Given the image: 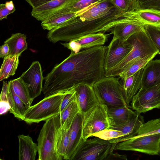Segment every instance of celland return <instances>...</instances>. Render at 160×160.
I'll return each instance as SVG.
<instances>
[{"label":"cell","mask_w":160,"mask_h":160,"mask_svg":"<svg viewBox=\"0 0 160 160\" xmlns=\"http://www.w3.org/2000/svg\"><path fill=\"white\" fill-rule=\"evenodd\" d=\"M132 45L127 40L122 41L112 38L108 46L104 60L105 72L122 60L132 50Z\"/></svg>","instance_id":"7c38bea8"},{"label":"cell","mask_w":160,"mask_h":160,"mask_svg":"<svg viewBox=\"0 0 160 160\" xmlns=\"http://www.w3.org/2000/svg\"><path fill=\"white\" fill-rule=\"evenodd\" d=\"M76 16V12H71L54 14L42 21L41 25L43 29L50 31L64 25Z\"/></svg>","instance_id":"4316f807"},{"label":"cell","mask_w":160,"mask_h":160,"mask_svg":"<svg viewBox=\"0 0 160 160\" xmlns=\"http://www.w3.org/2000/svg\"><path fill=\"white\" fill-rule=\"evenodd\" d=\"M144 27L130 22H125L116 25L111 29L110 31L113 35L112 38L125 41L131 35Z\"/></svg>","instance_id":"cb8c5ba5"},{"label":"cell","mask_w":160,"mask_h":160,"mask_svg":"<svg viewBox=\"0 0 160 160\" xmlns=\"http://www.w3.org/2000/svg\"><path fill=\"white\" fill-rule=\"evenodd\" d=\"M108 47L100 46L71 52L44 78L42 92L45 97L65 93L79 84L92 86L105 77L104 63Z\"/></svg>","instance_id":"6da1fadb"},{"label":"cell","mask_w":160,"mask_h":160,"mask_svg":"<svg viewBox=\"0 0 160 160\" xmlns=\"http://www.w3.org/2000/svg\"><path fill=\"white\" fill-rule=\"evenodd\" d=\"M11 81L14 92L22 101L26 109L28 108L32 102L26 85L20 77Z\"/></svg>","instance_id":"f546056e"},{"label":"cell","mask_w":160,"mask_h":160,"mask_svg":"<svg viewBox=\"0 0 160 160\" xmlns=\"http://www.w3.org/2000/svg\"><path fill=\"white\" fill-rule=\"evenodd\" d=\"M18 56H8L3 58L0 70V81L6 79L15 73L19 63Z\"/></svg>","instance_id":"83f0119b"},{"label":"cell","mask_w":160,"mask_h":160,"mask_svg":"<svg viewBox=\"0 0 160 160\" xmlns=\"http://www.w3.org/2000/svg\"><path fill=\"white\" fill-rule=\"evenodd\" d=\"M8 83L7 101L10 106L9 111L15 117L23 121L27 109L22 101L14 92L11 80L9 81Z\"/></svg>","instance_id":"603a6c76"},{"label":"cell","mask_w":160,"mask_h":160,"mask_svg":"<svg viewBox=\"0 0 160 160\" xmlns=\"http://www.w3.org/2000/svg\"><path fill=\"white\" fill-rule=\"evenodd\" d=\"M70 130L60 129L58 136L56 148L58 154L64 159L69 144Z\"/></svg>","instance_id":"1f68e13d"},{"label":"cell","mask_w":160,"mask_h":160,"mask_svg":"<svg viewBox=\"0 0 160 160\" xmlns=\"http://www.w3.org/2000/svg\"><path fill=\"white\" fill-rule=\"evenodd\" d=\"M123 136L121 131L109 128L93 134L92 137H97L104 140L109 141Z\"/></svg>","instance_id":"836d02e7"},{"label":"cell","mask_w":160,"mask_h":160,"mask_svg":"<svg viewBox=\"0 0 160 160\" xmlns=\"http://www.w3.org/2000/svg\"><path fill=\"white\" fill-rule=\"evenodd\" d=\"M132 46L130 52L118 64L105 72V77L118 75L138 59L158 51L147 34L144 27L127 40Z\"/></svg>","instance_id":"3957f363"},{"label":"cell","mask_w":160,"mask_h":160,"mask_svg":"<svg viewBox=\"0 0 160 160\" xmlns=\"http://www.w3.org/2000/svg\"><path fill=\"white\" fill-rule=\"evenodd\" d=\"M116 8L122 11L133 10L139 8L137 0H109Z\"/></svg>","instance_id":"d6a6232c"},{"label":"cell","mask_w":160,"mask_h":160,"mask_svg":"<svg viewBox=\"0 0 160 160\" xmlns=\"http://www.w3.org/2000/svg\"><path fill=\"white\" fill-rule=\"evenodd\" d=\"M75 91L74 88L65 92L61 103L60 113L64 110L75 95Z\"/></svg>","instance_id":"8d00e7d4"},{"label":"cell","mask_w":160,"mask_h":160,"mask_svg":"<svg viewBox=\"0 0 160 160\" xmlns=\"http://www.w3.org/2000/svg\"><path fill=\"white\" fill-rule=\"evenodd\" d=\"M114 150L138 152L150 155L160 153V133L132 138L118 143Z\"/></svg>","instance_id":"9c48e42d"},{"label":"cell","mask_w":160,"mask_h":160,"mask_svg":"<svg viewBox=\"0 0 160 160\" xmlns=\"http://www.w3.org/2000/svg\"><path fill=\"white\" fill-rule=\"evenodd\" d=\"M158 54V53H155L149 54L138 59L120 73L118 76L121 79H123L132 75L143 68L148 62L152 60Z\"/></svg>","instance_id":"f1b7e54d"},{"label":"cell","mask_w":160,"mask_h":160,"mask_svg":"<svg viewBox=\"0 0 160 160\" xmlns=\"http://www.w3.org/2000/svg\"><path fill=\"white\" fill-rule=\"evenodd\" d=\"M5 4L6 7L8 10L15 11L16 9L12 1H7Z\"/></svg>","instance_id":"ee69618b"},{"label":"cell","mask_w":160,"mask_h":160,"mask_svg":"<svg viewBox=\"0 0 160 160\" xmlns=\"http://www.w3.org/2000/svg\"><path fill=\"white\" fill-rule=\"evenodd\" d=\"M9 90V84L6 82L3 81L0 95V101L8 102L7 96Z\"/></svg>","instance_id":"f35d334b"},{"label":"cell","mask_w":160,"mask_h":160,"mask_svg":"<svg viewBox=\"0 0 160 160\" xmlns=\"http://www.w3.org/2000/svg\"><path fill=\"white\" fill-rule=\"evenodd\" d=\"M71 0H52L38 7L32 8L31 15L41 22L65 6Z\"/></svg>","instance_id":"ffe728a7"},{"label":"cell","mask_w":160,"mask_h":160,"mask_svg":"<svg viewBox=\"0 0 160 160\" xmlns=\"http://www.w3.org/2000/svg\"><path fill=\"white\" fill-rule=\"evenodd\" d=\"M80 112L75 95L60 114L61 129H70L77 114Z\"/></svg>","instance_id":"484cf974"},{"label":"cell","mask_w":160,"mask_h":160,"mask_svg":"<svg viewBox=\"0 0 160 160\" xmlns=\"http://www.w3.org/2000/svg\"><path fill=\"white\" fill-rule=\"evenodd\" d=\"M127 22L144 26L151 25L160 29V11L150 8H138L127 11Z\"/></svg>","instance_id":"5bb4252c"},{"label":"cell","mask_w":160,"mask_h":160,"mask_svg":"<svg viewBox=\"0 0 160 160\" xmlns=\"http://www.w3.org/2000/svg\"><path fill=\"white\" fill-rule=\"evenodd\" d=\"M108 110L107 105L99 102L82 116V132L84 139L111 127Z\"/></svg>","instance_id":"52a82bcc"},{"label":"cell","mask_w":160,"mask_h":160,"mask_svg":"<svg viewBox=\"0 0 160 160\" xmlns=\"http://www.w3.org/2000/svg\"><path fill=\"white\" fill-rule=\"evenodd\" d=\"M119 78L113 76L104 77L93 85L99 103L106 105L108 108L129 107L126 102L122 85Z\"/></svg>","instance_id":"5b68a950"},{"label":"cell","mask_w":160,"mask_h":160,"mask_svg":"<svg viewBox=\"0 0 160 160\" xmlns=\"http://www.w3.org/2000/svg\"><path fill=\"white\" fill-rule=\"evenodd\" d=\"M26 36L24 34L17 33L12 34L10 37L4 42L9 46V53L8 56H20L22 53L28 48Z\"/></svg>","instance_id":"d4e9b609"},{"label":"cell","mask_w":160,"mask_h":160,"mask_svg":"<svg viewBox=\"0 0 160 160\" xmlns=\"http://www.w3.org/2000/svg\"><path fill=\"white\" fill-rule=\"evenodd\" d=\"M143 68L132 75L120 80L122 85L126 102L129 108L133 96L141 88Z\"/></svg>","instance_id":"d6986e66"},{"label":"cell","mask_w":160,"mask_h":160,"mask_svg":"<svg viewBox=\"0 0 160 160\" xmlns=\"http://www.w3.org/2000/svg\"><path fill=\"white\" fill-rule=\"evenodd\" d=\"M65 93L59 92L45 97L36 104L26 109L23 121L31 124L46 121L60 113Z\"/></svg>","instance_id":"8992f818"},{"label":"cell","mask_w":160,"mask_h":160,"mask_svg":"<svg viewBox=\"0 0 160 160\" xmlns=\"http://www.w3.org/2000/svg\"><path fill=\"white\" fill-rule=\"evenodd\" d=\"M127 160V156L120 155L118 153H113V152L110 153L107 158L106 160Z\"/></svg>","instance_id":"60d3db41"},{"label":"cell","mask_w":160,"mask_h":160,"mask_svg":"<svg viewBox=\"0 0 160 160\" xmlns=\"http://www.w3.org/2000/svg\"><path fill=\"white\" fill-rule=\"evenodd\" d=\"M61 128L60 113L45 121L37 139L38 160L63 159L58 154L56 148Z\"/></svg>","instance_id":"277c9868"},{"label":"cell","mask_w":160,"mask_h":160,"mask_svg":"<svg viewBox=\"0 0 160 160\" xmlns=\"http://www.w3.org/2000/svg\"><path fill=\"white\" fill-rule=\"evenodd\" d=\"M82 115L80 112L76 116L69 129V142L64 159L72 160L85 140L82 137Z\"/></svg>","instance_id":"9a60e30c"},{"label":"cell","mask_w":160,"mask_h":160,"mask_svg":"<svg viewBox=\"0 0 160 160\" xmlns=\"http://www.w3.org/2000/svg\"><path fill=\"white\" fill-rule=\"evenodd\" d=\"M144 123L143 116L136 111L131 118L124 124L109 128L121 131L124 136L108 141L111 143H117L133 138Z\"/></svg>","instance_id":"e0dca14e"},{"label":"cell","mask_w":160,"mask_h":160,"mask_svg":"<svg viewBox=\"0 0 160 160\" xmlns=\"http://www.w3.org/2000/svg\"><path fill=\"white\" fill-rule=\"evenodd\" d=\"M19 143V160H35L38 152V145L28 135L18 136Z\"/></svg>","instance_id":"7402d4cb"},{"label":"cell","mask_w":160,"mask_h":160,"mask_svg":"<svg viewBox=\"0 0 160 160\" xmlns=\"http://www.w3.org/2000/svg\"><path fill=\"white\" fill-rule=\"evenodd\" d=\"M125 12L114 7L104 16L96 18L91 8L88 6L76 12V16L64 25L49 31L47 38L55 43L69 41L88 34L110 31L116 25L126 22Z\"/></svg>","instance_id":"7a4b0ae2"},{"label":"cell","mask_w":160,"mask_h":160,"mask_svg":"<svg viewBox=\"0 0 160 160\" xmlns=\"http://www.w3.org/2000/svg\"><path fill=\"white\" fill-rule=\"evenodd\" d=\"M9 53V47L7 43H4L1 46L0 48V58H4L8 55Z\"/></svg>","instance_id":"b9f144b4"},{"label":"cell","mask_w":160,"mask_h":160,"mask_svg":"<svg viewBox=\"0 0 160 160\" xmlns=\"http://www.w3.org/2000/svg\"><path fill=\"white\" fill-rule=\"evenodd\" d=\"M76 99L82 116L99 103L92 86L81 83L74 87Z\"/></svg>","instance_id":"2e32d148"},{"label":"cell","mask_w":160,"mask_h":160,"mask_svg":"<svg viewBox=\"0 0 160 160\" xmlns=\"http://www.w3.org/2000/svg\"><path fill=\"white\" fill-rule=\"evenodd\" d=\"M26 85L32 102L42 91L44 78L41 64L38 61L33 62L30 67L20 77Z\"/></svg>","instance_id":"8fae6325"},{"label":"cell","mask_w":160,"mask_h":160,"mask_svg":"<svg viewBox=\"0 0 160 160\" xmlns=\"http://www.w3.org/2000/svg\"><path fill=\"white\" fill-rule=\"evenodd\" d=\"M159 84L160 59L152 60L143 68L141 88H148Z\"/></svg>","instance_id":"ac0fdd59"},{"label":"cell","mask_w":160,"mask_h":160,"mask_svg":"<svg viewBox=\"0 0 160 160\" xmlns=\"http://www.w3.org/2000/svg\"><path fill=\"white\" fill-rule=\"evenodd\" d=\"M0 115L5 114L10 109V106L8 102L0 101Z\"/></svg>","instance_id":"7bdbcfd3"},{"label":"cell","mask_w":160,"mask_h":160,"mask_svg":"<svg viewBox=\"0 0 160 160\" xmlns=\"http://www.w3.org/2000/svg\"><path fill=\"white\" fill-rule=\"evenodd\" d=\"M145 29L160 55V29L151 25L144 26Z\"/></svg>","instance_id":"e575fe53"},{"label":"cell","mask_w":160,"mask_h":160,"mask_svg":"<svg viewBox=\"0 0 160 160\" xmlns=\"http://www.w3.org/2000/svg\"><path fill=\"white\" fill-rule=\"evenodd\" d=\"M117 143L98 137L85 140L72 160H105Z\"/></svg>","instance_id":"ba28073f"},{"label":"cell","mask_w":160,"mask_h":160,"mask_svg":"<svg viewBox=\"0 0 160 160\" xmlns=\"http://www.w3.org/2000/svg\"><path fill=\"white\" fill-rule=\"evenodd\" d=\"M15 11L8 10L5 6V4L0 5V20L2 21L3 19H7L8 15L13 13Z\"/></svg>","instance_id":"74e56055"},{"label":"cell","mask_w":160,"mask_h":160,"mask_svg":"<svg viewBox=\"0 0 160 160\" xmlns=\"http://www.w3.org/2000/svg\"><path fill=\"white\" fill-rule=\"evenodd\" d=\"M139 8L160 11V0H137Z\"/></svg>","instance_id":"d590c367"},{"label":"cell","mask_w":160,"mask_h":160,"mask_svg":"<svg viewBox=\"0 0 160 160\" xmlns=\"http://www.w3.org/2000/svg\"><path fill=\"white\" fill-rule=\"evenodd\" d=\"M32 8L41 6L52 0H25Z\"/></svg>","instance_id":"ab89813d"},{"label":"cell","mask_w":160,"mask_h":160,"mask_svg":"<svg viewBox=\"0 0 160 160\" xmlns=\"http://www.w3.org/2000/svg\"><path fill=\"white\" fill-rule=\"evenodd\" d=\"M101 0H71L63 7L52 15L69 12H77L91 4Z\"/></svg>","instance_id":"4dcf8cb0"},{"label":"cell","mask_w":160,"mask_h":160,"mask_svg":"<svg viewBox=\"0 0 160 160\" xmlns=\"http://www.w3.org/2000/svg\"><path fill=\"white\" fill-rule=\"evenodd\" d=\"M131 108L138 113L160 108V84L149 88H140L133 97Z\"/></svg>","instance_id":"30bf717a"},{"label":"cell","mask_w":160,"mask_h":160,"mask_svg":"<svg viewBox=\"0 0 160 160\" xmlns=\"http://www.w3.org/2000/svg\"><path fill=\"white\" fill-rule=\"evenodd\" d=\"M135 112V111H133L128 106L108 108V115L111 125L110 128L124 124Z\"/></svg>","instance_id":"44dd1931"},{"label":"cell","mask_w":160,"mask_h":160,"mask_svg":"<svg viewBox=\"0 0 160 160\" xmlns=\"http://www.w3.org/2000/svg\"><path fill=\"white\" fill-rule=\"evenodd\" d=\"M108 35L101 32L91 34L61 44L71 52L76 53L83 49L103 46L107 41Z\"/></svg>","instance_id":"4fadbf2b"}]
</instances>
